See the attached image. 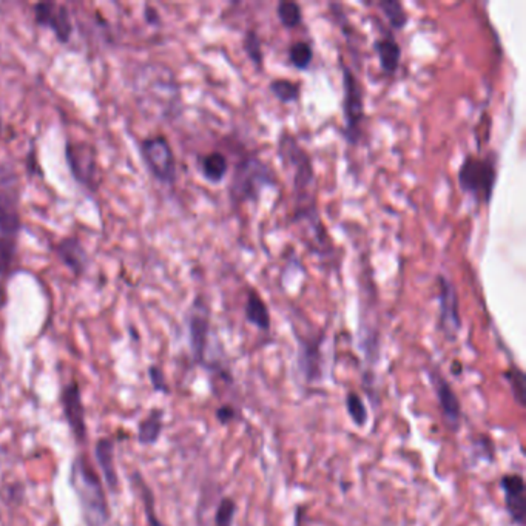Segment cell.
Returning <instances> with one entry per match:
<instances>
[{
    "instance_id": "4fadbf2b",
    "label": "cell",
    "mask_w": 526,
    "mask_h": 526,
    "mask_svg": "<svg viewBox=\"0 0 526 526\" xmlns=\"http://www.w3.org/2000/svg\"><path fill=\"white\" fill-rule=\"evenodd\" d=\"M500 488L505 494V508L510 519L517 526H525L526 522V485L520 474H506L500 480Z\"/></svg>"
},
{
    "instance_id": "7c38bea8",
    "label": "cell",
    "mask_w": 526,
    "mask_h": 526,
    "mask_svg": "<svg viewBox=\"0 0 526 526\" xmlns=\"http://www.w3.org/2000/svg\"><path fill=\"white\" fill-rule=\"evenodd\" d=\"M62 409H64L65 420L71 432H73L77 442H84L87 439V422L82 395H80L77 381H71L62 389Z\"/></svg>"
},
{
    "instance_id": "1f68e13d",
    "label": "cell",
    "mask_w": 526,
    "mask_h": 526,
    "mask_svg": "<svg viewBox=\"0 0 526 526\" xmlns=\"http://www.w3.org/2000/svg\"><path fill=\"white\" fill-rule=\"evenodd\" d=\"M236 417H238L236 409L234 406H230V405H222L217 409V420L221 424H229V423L234 422Z\"/></svg>"
},
{
    "instance_id": "5b68a950",
    "label": "cell",
    "mask_w": 526,
    "mask_h": 526,
    "mask_svg": "<svg viewBox=\"0 0 526 526\" xmlns=\"http://www.w3.org/2000/svg\"><path fill=\"white\" fill-rule=\"evenodd\" d=\"M497 182V158L466 156L459 168L461 190L477 204H489Z\"/></svg>"
},
{
    "instance_id": "277c9868",
    "label": "cell",
    "mask_w": 526,
    "mask_h": 526,
    "mask_svg": "<svg viewBox=\"0 0 526 526\" xmlns=\"http://www.w3.org/2000/svg\"><path fill=\"white\" fill-rule=\"evenodd\" d=\"M273 184H276V176L269 164L255 156L246 158L235 168L229 194L234 202L255 201Z\"/></svg>"
},
{
    "instance_id": "83f0119b",
    "label": "cell",
    "mask_w": 526,
    "mask_h": 526,
    "mask_svg": "<svg viewBox=\"0 0 526 526\" xmlns=\"http://www.w3.org/2000/svg\"><path fill=\"white\" fill-rule=\"evenodd\" d=\"M238 511L236 502L231 497H222L218 506L215 515H213V525L215 526H234L235 523V515Z\"/></svg>"
},
{
    "instance_id": "f546056e",
    "label": "cell",
    "mask_w": 526,
    "mask_h": 526,
    "mask_svg": "<svg viewBox=\"0 0 526 526\" xmlns=\"http://www.w3.org/2000/svg\"><path fill=\"white\" fill-rule=\"evenodd\" d=\"M244 50L247 53V56L251 57V60L253 62L256 67L263 65L264 55H263V50H261V39H260V35H258V33L255 30L246 31V34H244Z\"/></svg>"
},
{
    "instance_id": "9c48e42d",
    "label": "cell",
    "mask_w": 526,
    "mask_h": 526,
    "mask_svg": "<svg viewBox=\"0 0 526 526\" xmlns=\"http://www.w3.org/2000/svg\"><path fill=\"white\" fill-rule=\"evenodd\" d=\"M187 324H189V341L193 358L198 363H202L204 356H206L210 334V310L202 297H198L193 301L189 310V317H187Z\"/></svg>"
},
{
    "instance_id": "7a4b0ae2",
    "label": "cell",
    "mask_w": 526,
    "mask_h": 526,
    "mask_svg": "<svg viewBox=\"0 0 526 526\" xmlns=\"http://www.w3.org/2000/svg\"><path fill=\"white\" fill-rule=\"evenodd\" d=\"M70 483L79 500L84 522L87 526H105L110 520V508L99 474L93 463L85 456L73 460L70 472Z\"/></svg>"
},
{
    "instance_id": "4dcf8cb0",
    "label": "cell",
    "mask_w": 526,
    "mask_h": 526,
    "mask_svg": "<svg viewBox=\"0 0 526 526\" xmlns=\"http://www.w3.org/2000/svg\"><path fill=\"white\" fill-rule=\"evenodd\" d=\"M148 376H150V381H151V386L155 388V390L158 392H168V385L165 381V377L163 371H160L158 366H151L148 369Z\"/></svg>"
},
{
    "instance_id": "ba28073f",
    "label": "cell",
    "mask_w": 526,
    "mask_h": 526,
    "mask_svg": "<svg viewBox=\"0 0 526 526\" xmlns=\"http://www.w3.org/2000/svg\"><path fill=\"white\" fill-rule=\"evenodd\" d=\"M364 93L358 77L354 71L343 65V118L344 135L351 144H356L361 135L364 121Z\"/></svg>"
},
{
    "instance_id": "d6986e66",
    "label": "cell",
    "mask_w": 526,
    "mask_h": 526,
    "mask_svg": "<svg viewBox=\"0 0 526 526\" xmlns=\"http://www.w3.org/2000/svg\"><path fill=\"white\" fill-rule=\"evenodd\" d=\"M202 176L212 184H219L229 173V160L221 151H212L199 158Z\"/></svg>"
},
{
    "instance_id": "5bb4252c",
    "label": "cell",
    "mask_w": 526,
    "mask_h": 526,
    "mask_svg": "<svg viewBox=\"0 0 526 526\" xmlns=\"http://www.w3.org/2000/svg\"><path fill=\"white\" fill-rule=\"evenodd\" d=\"M429 381L435 392V397L437 400H439V405L443 411L444 420L448 422L451 429L459 431L460 423H461V405H460L457 394L452 390L449 381L442 376V372L431 371Z\"/></svg>"
},
{
    "instance_id": "d4e9b609",
    "label": "cell",
    "mask_w": 526,
    "mask_h": 526,
    "mask_svg": "<svg viewBox=\"0 0 526 526\" xmlns=\"http://www.w3.org/2000/svg\"><path fill=\"white\" fill-rule=\"evenodd\" d=\"M346 409L349 414L351 420L355 423V426L363 427L368 424L369 415H368V407L364 405L363 398L356 394V392H349L346 395Z\"/></svg>"
},
{
    "instance_id": "44dd1931",
    "label": "cell",
    "mask_w": 526,
    "mask_h": 526,
    "mask_svg": "<svg viewBox=\"0 0 526 526\" xmlns=\"http://www.w3.org/2000/svg\"><path fill=\"white\" fill-rule=\"evenodd\" d=\"M300 368L305 373L307 381H314L319 377V343H312L307 341L300 346Z\"/></svg>"
},
{
    "instance_id": "484cf974",
    "label": "cell",
    "mask_w": 526,
    "mask_h": 526,
    "mask_svg": "<svg viewBox=\"0 0 526 526\" xmlns=\"http://www.w3.org/2000/svg\"><path fill=\"white\" fill-rule=\"evenodd\" d=\"M503 377H505V380L508 381V385H510V388L513 390L514 400L522 407H525V405H526V377H525L523 371L513 366L503 373Z\"/></svg>"
},
{
    "instance_id": "ffe728a7",
    "label": "cell",
    "mask_w": 526,
    "mask_h": 526,
    "mask_svg": "<svg viewBox=\"0 0 526 526\" xmlns=\"http://www.w3.org/2000/svg\"><path fill=\"white\" fill-rule=\"evenodd\" d=\"M164 412L153 409L138 426V442L141 444H155L163 434Z\"/></svg>"
},
{
    "instance_id": "cb8c5ba5",
    "label": "cell",
    "mask_w": 526,
    "mask_h": 526,
    "mask_svg": "<svg viewBox=\"0 0 526 526\" xmlns=\"http://www.w3.org/2000/svg\"><path fill=\"white\" fill-rule=\"evenodd\" d=\"M269 88L276 99L284 104L297 102L300 97V85L289 79H275L270 82Z\"/></svg>"
},
{
    "instance_id": "d6a6232c",
    "label": "cell",
    "mask_w": 526,
    "mask_h": 526,
    "mask_svg": "<svg viewBox=\"0 0 526 526\" xmlns=\"http://www.w3.org/2000/svg\"><path fill=\"white\" fill-rule=\"evenodd\" d=\"M144 16H146V21H147L148 23H151V25H156V23H159V21H160V17H159L158 11L155 10L153 6H146V13H144Z\"/></svg>"
},
{
    "instance_id": "30bf717a",
    "label": "cell",
    "mask_w": 526,
    "mask_h": 526,
    "mask_svg": "<svg viewBox=\"0 0 526 526\" xmlns=\"http://www.w3.org/2000/svg\"><path fill=\"white\" fill-rule=\"evenodd\" d=\"M34 21L39 26H47L55 33L56 39L67 43L73 35L75 26L71 14L64 4L57 2H39L33 6Z\"/></svg>"
},
{
    "instance_id": "8992f818",
    "label": "cell",
    "mask_w": 526,
    "mask_h": 526,
    "mask_svg": "<svg viewBox=\"0 0 526 526\" xmlns=\"http://www.w3.org/2000/svg\"><path fill=\"white\" fill-rule=\"evenodd\" d=\"M65 159L75 180L90 192H96L101 184V170L97 163V150L87 141H67Z\"/></svg>"
},
{
    "instance_id": "ac0fdd59",
    "label": "cell",
    "mask_w": 526,
    "mask_h": 526,
    "mask_svg": "<svg viewBox=\"0 0 526 526\" xmlns=\"http://www.w3.org/2000/svg\"><path fill=\"white\" fill-rule=\"evenodd\" d=\"M246 318L251 324L260 329L263 332L270 331V312L267 309L265 302L256 290L248 292L247 305H246Z\"/></svg>"
},
{
    "instance_id": "7402d4cb",
    "label": "cell",
    "mask_w": 526,
    "mask_h": 526,
    "mask_svg": "<svg viewBox=\"0 0 526 526\" xmlns=\"http://www.w3.org/2000/svg\"><path fill=\"white\" fill-rule=\"evenodd\" d=\"M378 6L392 28L394 30L405 28L409 21V16L405 10V6L401 5L398 0H381V2H378Z\"/></svg>"
},
{
    "instance_id": "3957f363",
    "label": "cell",
    "mask_w": 526,
    "mask_h": 526,
    "mask_svg": "<svg viewBox=\"0 0 526 526\" xmlns=\"http://www.w3.org/2000/svg\"><path fill=\"white\" fill-rule=\"evenodd\" d=\"M22 230L19 193L14 187H0V278L13 270Z\"/></svg>"
},
{
    "instance_id": "e0dca14e",
    "label": "cell",
    "mask_w": 526,
    "mask_h": 526,
    "mask_svg": "<svg viewBox=\"0 0 526 526\" xmlns=\"http://www.w3.org/2000/svg\"><path fill=\"white\" fill-rule=\"evenodd\" d=\"M373 50H376L381 70L386 75H394L400 67L401 60V48L394 35H386V38L377 39L373 42Z\"/></svg>"
},
{
    "instance_id": "4316f807",
    "label": "cell",
    "mask_w": 526,
    "mask_h": 526,
    "mask_svg": "<svg viewBox=\"0 0 526 526\" xmlns=\"http://www.w3.org/2000/svg\"><path fill=\"white\" fill-rule=\"evenodd\" d=\"M289 60L290 64L298 70H306L310 62L314 60V50L305 40H298L289 47Z\"/></svg>"
},
{
    "instance_id": "2e32d148",
    "label": "cell",
    "mask_w": 526,
    "mask_h": 526,
    "mask_svg": "<svg viewBox=\"0 0 526 526\" xmlns=\"http://www.w3.org/2000/svg\"><path fill=\"white\" fill-rule=\"evenodd\" d=\"M94 454L106 485H109L111 491H118L119 477L114 465V442L111 439H99L96 443Z\"/></svg>"
},
{
    "instance_id": "6da1fadb",
    "label": "cell",
    "mask_w": 526,
    "mask_h": 526,
    "mask_svg": "<svg viewBox=\"0 0 526 526\" xmlns=\"http://www.w3.org/2000/svg\"><path fill=\"white\" fill-rule=\"evenodd\" d=\"M278 155L293 172L295 219L314 221L318 213L315 209V172L310 156L290 135H283L280 138Z\"/></svg>"
},
{
    "instance_id": "52a82bcc",
    "label": "cell",
    "mask_w": 526,
    "mask_h": 526,
    "mask_svg": "<svg viewBox=\"0 0 526 526\" xmlns=\"http://www.w3.org/2000/svg\"><path fill=\"white\" fill-rule=\"evenodd\" d=\"M141 156L150 173L159 182L173 185L177 177L176 156L170 142L164 135L146 138L141 142Z\"/></svg>"
},
{
    "instance_id": "f1b7e54d",
    "label": "cell",
    "mask_w": 526,
    "mask_h": 526,
    "mask_svg": "<svg viewBox=\"0 0 526 526\" xmlns=\"http://www.w3.org/2000/svg\"><path fill=\"white\" fill-rule=\"evenodd\" d=\"M276 16L287 28H293L302 22V11L297 2H280L276 5Z\"/></svg>"
},
{
    "instance_id": "836d02e7",
    "label": "cell",
    "mask_w": 526,
    "mask_h": 526,
    "mask_svg": "<svg viewBox=\"0 0 526 526\" xmlns=\"http://www.w3.org/2000/svg\"><path fill=\"white\" fill-rule=\"evenodd\" d=\"M2 127H4V119H2V113H0V133H2Z\"/></svg>"
},
{
    "instance_id": "8fae6325",
    "label": "cell",
    "mask_w": 526,
    "mask_h": 526,
    "mask_svg": "<svg viewBox=\"0 0 526 526\" xmlns=\"http://www.w3.org/2000/svg\"><path fill=\"white\" fill-rule=\"evenodd\" d=\"M439 301H440V331L448 338L449 341L456 340L459 332L461 331V318L459 312V295L456 286L446 278L440 275L439 278Z\"/></svg>"
},
{
    "instance_id": "603a6c76",
    "label": "cell",
    "mask_w": 526,
    "mask_h": 526,
    "mask_svg": "<svg viewBox=\"0 0 526 526\" xmlns=\"http://www.w3.org/2000/svg\"><path fill=\"white\" fill-rule=\"evenodd\" d=\"M133 481H135V486L138 489L139 497L142 498V503H144V510H146V517H147L148 526H164L158 519L156 510H155V497H153V493L150 491V488L147 486L146 481L142 480V477L139 474L133 476Z\"/></svg>"
},
{
    "instance_id": "9a60e30c",
    "label": "cell",
    "mask_w": 526,
    "mask_h": 526,
    "mask_svg": "<svg viewBox=\"0 0 526 526\" xmlns=\"http://www.w3.org/2000/svg\"><path fill=\"white\" fill-rule=\"evenodd\" d=\"M59 260L76 276H82L88 267V253L77 236L62 238L56 246Z\"/></svg>"
}]
</instances>
